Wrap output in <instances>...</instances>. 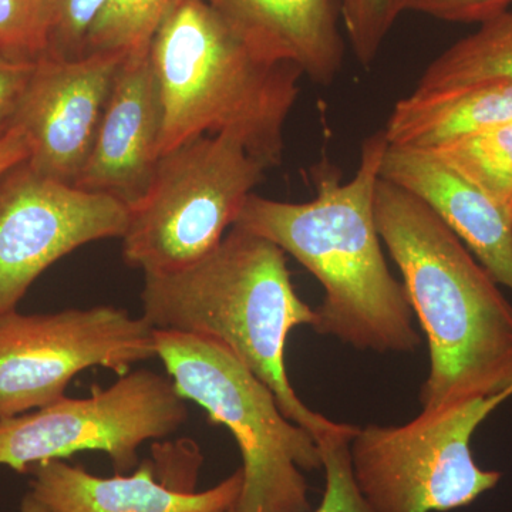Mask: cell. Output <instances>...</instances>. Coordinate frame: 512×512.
Listing matches in <instances>:
<instances>
[{"instance_id":"obj_1","label":"cell","mask_w":512,"mask_h":512,"mask_svg":"<svg viewBox=\"0 0 512 512\" xmlns=\"http://www.w3.org/2000/svg\"><path fill=\"white\" fill-rule=\"evenodd\" d=\"M387 148L383 130L367 137L355 177L315 178L312 201L251 194L234 227L268 239L323 286L313 330L357 350L413 353L421 343L406 291L390 272L375 218V192Z\"/></svg>"},{"instance_id":"obj_2","label":"cell","mask_w":512,"mask_h":512,"mask_svg":"<svg viewBox=\"0 0 512 512\" xmlns=\"http://www.w3.org/2000/svg\"><path fill=\"white\" fill-rule=\"evenodd\" d=\"M377 231L429 343L421 409L512 387V305L493 276L430 207L379 178Z\"/></svg>"},{"instance_id":"obj_3","label":"cell","mask_w":512,"mask_h":512,"mask_svg":"<svg viewBox=\"0 0 512 512\" xmlns=\"http://www.w3.org/2000/svg\"><path fill=\"white\" fill-rule=\"evenodd\" d=\"M143 318L156 330L227 346L275 394L282 413L318 440L342 429L299 399L286 372L289 333L316 311L293 288L285 252L232 227L214 251L173 274L144 275Z\"/></svg>"},{"instance_id":"obj_4","label":"cell","mask_w":512,"mask_h":512,"mask_svg":"<svg viewBox=\"0 0 512 512\" xmlns=\"http://www.w3.org/2000/svg\"><path fill=\"white\" fill-rule=\"evenodd\" d=\"M164 126L161 154L192 138H237L268 170L284 160L285 126L303 76L262 59L205 0H177L151 40Z\"/></svg>"},{"instance_id":"obj_5","label":"cell","mask_w":512,"mask_h":512,"mask_svg":"<svg viewBox=\"0 0 512 512\" xmlns=\"http://www.w3.org/2000/svg\"><path fill=\"white\" fill-rule=\"evenodd\" d=\"M156 348L177 393L237 441L244 487L231 512H311L303 471L323 468L322 454L272 390L217 340L156 330Z\"/></svg>"},{"instance_id":"obj_6","label":"cell","mask_w":512,"mask_h":512,"mask_svg":"<svg viewBox=\"0 0 512 512\" xmlns=\"http://www.w3.org/2000/svg\"><path fill=\"white\" fill-rule=\"evenodd\" d=\"M266 170L224 134L195 137L161 154L146 194L128 207L124 262L144 275L194 265L234 227Z\"/></svg>"},{"instance_id":"obj_7","label":"cell","mask_w":512,"mask_h":512,"mask_svg":"<svg viewBox=\"0 0 512 512\" xmlns=\"http://www.w3.org/2000/svg\"><path fill=\"white\" fill-rule=\"evenodd\" d=\"M512 387L423 409L400 426L369 424L349 444L350 466L373 512H447L468 507L497 487L503 474L474 461L477 427Z\"/></svg>"},{"instance_id":"obj_8","label":"cell","mask_w":512,"mask_h":512,"mask_svg":"<svg viewBox=\"0 0 512 512\" xmlns=\"http://www.w3.org/2000/svg\"><path fill=\"white\" fill-rule=\"evenodd\" d=\"M188 419L170 376L140 369L84 399H63L32 413L0 419V466L26 473L80 451H101L116 474L137 467L138 448L165 439Z\"/></svg>"},{"instance_id":"obj_9","label":"cell","mask_w":512,"mask_h":512,"mask_svg":"<svg viewBox=\"0 0 512 512\" xmlns=\"http://www.w3.org/2000/svg\"><path fill=\"white\" fill-rule=\"evenodd\" d=\"M154 356L156 329L114 306L6 313L0 318V419L63 399L69 383L89 367L120 377Z\"/></svg>"},{"instance_id":"obj_10","label":"cell","mask_w":512,"mask_h":512,"mask_svg":"<svg viewBox=\"0 0 512 512\" xmlns=\"http://www.w3.org/2000/svg\"><path fill=\"white\" fill-rule=\"evenodd\" d=\"M128 207L37 173L28 163L0 177V318L16 311L30 285L74 249L120 238Z\"/></svg>"},{"instance_id":"obj_11","label":"cell","mask_w":512,"mask_h":512,"mask_svg":"<svg viewBox=\"0 0 512 512\" xmlns=\"http://www.w3.org/2000/svg\"><path fill=\"white\" fill-rule=\"evenodd\" d=\"M126 53H90L76 59L43 56L13 123L25 131L26 163L46 177L74 184L92 153L114 77Z\"/></svg>"},{"instance_id":"obj_12","label":"cell","mask_w":512,"mask_h":512,"mask_svg":"<svg viewBox=\"0 0 512 512\" xmlns=\"http://www.w3.org/2000/svg\"><path fill=\"white\" fill-rule=\"evenodd\" d=\"M201 457L192 446L160 448L131 474L97 477L63 460L30 468V493L55 512H231L244 487L238 468L220 484L195 491Z\"/></svg>"},{"instance_id":"obj_13","label":"cell","mask_w":512,"mask_h":512,"mask_svg":"<svg viewBox=\"0 0 512 512\" xmlns=\"http://www.w3.org/2000/svg\"><path fill=\"white\" fill-rule=\"evenodd\" d=\"M163 126V99L150 49L127 53L74 187L109 195L127 207L136 204L153 180Z\"/></svg>"},{"instance_id":"obj_14","label":"cell","mask_w":512,"mask_h":512,"mask_svg":"<svg viewBox=\"0 0 512 512\" xmlns=\"http://www.w3.org/2000/svg\"><path fill=\"white\" fill-rule=\"evenodd\" d=\"M380 177L436 212L494 281L512 292V224L480 188L433 151L389 144Z\"/></svg>"},{"instance_id":"obj_15","label":"cell","mask_w":512,"mask_h":512,"mask_svg":"<svg viewBox=\"0 0 512 512\" xmlns=\"http://www.w3.org/2000/svg\"><path fill=\"white\" fill-rule=\"evenodd\" d=\"M259 57L328 86L343 67L339 0H205Z\"/></svg>"},{"instance_id":"obj_16","label":"cell","mask_w":512,"mask_h":512,"mask_svg":"<svg viewBox=\"0 0 512 512\" xmlns=\"http://www.w3.org/2000/svg\"><path fill=\"white\" fill-rule=\"evenodd\" d=\"M511 123L512 79H495L439 92L414 90L397 101L383 133L389 146L433 150Z\"/></svg>"},{"instance_id":"obj_17","label":"cell","mask_w":512,"mask_h":512,"mask_svg":"<svg viewBox=\"0 0 512 512\" xmlns=\"http://www.w3.org/2000/svg\"><path fill=\"white\" fill-rule=\"evenodd\" d=\"M495 79H512L511 10L444 50L421 74L416 90L439 92Z\"/></svg>"},{"instance_id":"obj_18","label":"cell","mask_w":512,"mask_h":512,"mask_svg":"<svg viewBox=\"0 0 512 512\" xmlns=\"http://www.w3.org/2000/svg\"><path fill=\"white\" fill-rule=\"evenodd\" d=\"M430 151L480 188L512 224V123L454 138Z\"/></svg>"},{"instance_id":"obj_19","label":"cell","mask_w":512,"mask_h":512,"mask_svg":"<svg viewBox=\"0 0 512 512\" xmlns=\"http://www.w3.org/2000/svg\"><path fill=\"white\" fill-rule=\"evenodd\" d=\"M177 0H109L93 20L83 55L137 53L150 49L151 40Z\"/></svg>"},{"instance_id":"obj_20","label":"cell","mask_w":512,"mask_h":512,"mask_svg":"<svg viewBox=\"0 0 512 512\" xmlns=\"http://www.w3.org/2000/svg\"><path fill=\"white\" fill-rule=\"evenodd\" d=\"M52 0H0V55L36 62L49 52Z\"/></svg>"},{"instance_id":"obj_21","label":"cell","mask_w":512,"mask_h":512,"mask_svg":"<svg viewBox=\"0 0 512 512\" xmlns=\"http://www.w3.org/2000/svg\"><path fill=\"white\" fill-rule=\"evenodd\" d=\"M359 427L345 423L316 440L322 454L326 487L322 503L313 512H373L357 488L350 466L349 444Z\"/></svg>"},{"instance_id":"obj_22","label":"cell","mask_w":512,"mask_h":512,"mask_svg":"<svg viewBox=\"0 0 512 512\" xmlns=\"http://www.w3.org/2000/svg\"><path fill=\"white\" fill-rule=\"evenodd\" d=\"M339 8L356 59L372 66L403 13L400 0H339Z\"/></svg>"},{"instance_id":"obj_23","label":"cell","mask_w":512,"mask_h":512,"mask_svg":"<svg viewBox=\"0 0 512 512\" xmlns=\"http://www.w3.org/2000/svg\"><path fill=\"white\" fill-rule=\"evenodd\" d=\"M109 0H52V35L47 56H83L84 39L93 20Z\"/></svg>"},{"instance_id":"obj_24","label":"cell","mask_w":512,"mask_h":512,"mask_svg":"<svg viewBox=\"0 0 512 512\" xmlns=\"http://www.w3.org/2000/svg\"><path fill=\"white\" fill-rule=\"evenodd\" d=\"M512 0H400L402 12H419L454 23H484L507 12Z\"/></svg>"},{"instance_id":"obj_25","label":"cell","mask_w":512,"mask_h":512,"mask_svg":"<svg viewBox=\"0 0 512 512\" xmlns=\"http://www.w3.org/2000/svg\"><path fill=\"white\" fill-rule=\"evenodd\" d=\"M36 62L0 55V130L15 116Z\"/></svg>"},{"instance_id":"obj_26","label":"cell","mask_w":512,"mask_h":512,"mask_svg":"<svg viewBox=\"0 0 512 512\" xmlns=\"http://www.w3.org/2000/svg\"><path fill=\"white\" fill-rule=\"evenodd\" d=\"M29 158L28 140L19 124L10 121L0 130V177Z\"/></svg>"},{"instance_id":"obj_27","label":"cell","mask_w":512,"mask_h":512,"mask_svg":"<svg viewBox=\"0 0 512 512\" xmlns=\"http://www.w3.org/2000/svg\"><path fill=\"white\" fill-rule=\"evenodd\" d=\"M20 512H55L39 500L35 494L29 493L23 497L20 503Z\"/></svg>"}]
</instances>
